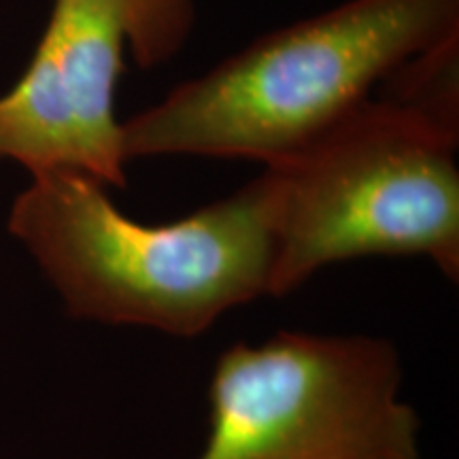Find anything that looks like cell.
<instances>
[{
  "instance_id": "obj_1",
  "label": "cell",
  "mask_w": 459,
  "mask_h": 459,
  "mask_svg": "<svg viewBox=\"0 0 459 459\" xmlns=\"http://www.w3.org/2000/svg\"><path fill=\"white\" fill-rule=\"evenodd\" d=\"M7 228L77 319L189 338L271 294L274 232L264 175L183 220L149 226L124 215L88 172H32Z\"/></svg>"
},
{
  "instance_id": "obj_2",
  "label": "cell",
  "mask_w": 459,
  "mask_h": 459,
  "mask_svg": "<svg viewBox=\"0 0 459 459\" xmlns=\"http://www.w3.org/2000/svg\"><path fill=\"white\" fill-rule=\"evenodd\" d=\"M455 37L459 0H347L264 34L134 115L126 153L285 162Z\"/></svg>"
},
{
  "instance_id": "obj_3",
  "label": "cell",
  "mask_w": 459,
  "mask_h": 459,
  "mask_svg": "<svg viewBox=\"0 0 459 459\" xmlns=\"http://www.w3.org/2000/svg\"><path fill=\"white\" fill-rule=\"evenodd\" d=\"M459 128L370 99L262 172L274 232L273 296L328 264L426 255L459 277Z\"/></svg>"
},
{
  "instance_id": "obj_4",
  "label": "cell",
  "mask_w": 459,
  "mask_h": 459,
  "mask_svg": "<svg viewBox=\"0 0 459 459\" xmlns=\"http://www.w3.org/2000/svg\"><path fill=\"white\" fill-rule=\"evenodd\" d=\"M381 338L279 332L238 342L211 378L196 459H419V417Z\"/></svg>"
},
{
  "instance_id": "obj_5",
  "label": "cell",
  "mask_w": 459,
  "mask_h": 459,
  "mask_svg": "<svg viewBox=\"0 0 459 459\" xmlns=\"http://www.w3.org/2000/svg\"><path fill=\"white\" fill-rule=\"evenodd\" d=\"M196 20V0H54L30 65L0 96V160L30 172L82 170L126 187L128 153L115 88L136 66L170 60Z\"/></svg>"
}]
</instances>
